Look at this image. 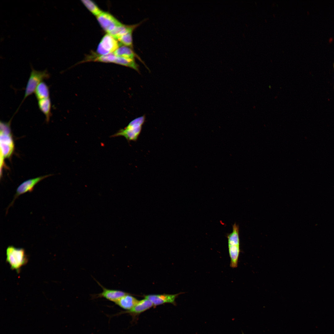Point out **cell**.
Segmentation results:
<instances>
[{
	"label": "cell",
	"instance_id": "5",
	"mask_svg": "<svg viewBox=\"0 0 334 334\" xmlns=\"http://www.w3.org/2000/svg\"><path fill=\"white\" fill-rule=\"evenodd\" d=\"M50 75L46 70L38 71L32 69L25 88L24 97L15 113L26 98L34 93L39 84L44 80L48 79Z\"/></svg>",
	"mask_w": 334,
	"mask_h": 334
},
{
	"label": "cell",
	"instance_id": "10",
	"mask_svg": "<svg viewBox=\"0 0 334 334\" xmlns=\"http://www.w3.org/2000/svg\"><path fill=\"white\" fill-rule=\"evenodd\" d=\"M97 282L102 288L103 291L101 293L94 295V298H104L115 302L121 297L128 293L122 291L107 289L103 286L99 282Z\"/></svg>",
	"mask_w": 334,
	"mask_h": 334
},
{
	"label": "cell",
	"instance_id": "17",
	"mask_svg": "<svg viewBox=\"0 0 334 334\" xmlns=\"http://www.w3.org/2000/svg\"><path fill=\"white\" fill-rule=\"evenodd\" d=\"M34 93L38 101L49 98V87L45 82L42 81L37 86Z\"/></svg>",
	"mask_w": 334,
	"mask_h": 334
},
{
	"label": "cell",
	"instance_id": "4",
	"mask_svg": "<svg viewBox=\"0 0 334 334\" xmlns=\"http://www.w3.org/2000/svg\"><path fill=\"white\" fill-rule=\"evenodd\" d=\"M145 119L144 115L133 119L124 128L120 130L112 136H122L128 142L136 141L141 132Z\"/></svg>",
	"mask_w": 334,
	"mask_h": 334
},
{
	"label": "cell",
	"instance_id": "9",
	"mask_svg": "<svg viewBox=\"0 0 334 334\" xmlns=\"http://www.w3.org/2000/svg\"><path fill=\"white\" fill-rule=\"evenodd\" d=\"M180 294L149 295L145 296L144 298L151 301L154 306L166 303L175 304V300Z\"/></svg>",
	"mask_w": 334,
	"mask_h": 334
},
{
	"label": "cell",
	"instance_id": "14",
	"mask_svg": "<svg viewBox=\"0 0 334 334\" xmlns=\"http://www.w3.org/2000/svg\"><path fill=\"white\" fill-rule=\"evenodd\" d=\"M86 57L84 62L96 61L104 62L114 63L116 56L113 53L105 55L96 54L94 53Z\"/></svg>",
	"mask_w": 334,
	"mask_h": 334
},
{
	"label": "cell",
	"instance_id": "11",
	"mask_svg": "<svg viewBox=\"0 0 334 334\" xmlns=\"http://www.w3.org/2000/svg\"><path fill=\"white\" fill-rule=\"evenodd\" d=\"M153 305L152 302L149 300L145 299L139 301L131 309L126 310V313H128L131 315H136L139 314L145 311L148 310Z\"/></svg>",
	"mask_w": 334,
	"mask_h": 334
},
{
	"label": "cell",
	"instance_id": "3",
	"mask_svg": "<svg viewBox=\"0 0 334 334\" xmlns=\"http://www.w3.org/2000/svg\"><path fill=\"white\" fill-rule=\"evenodd\" d=\"M229 253L230 258V267L236 268L238 266L240 253L239 227L236 223L233 225L232 232L227 235Z\"/></svg>",
	"mask_w": 334,
	"mask_h": 334
},
{
	"label": "cell",
	"instance_id": "19",
	"mask_svg": "<svg viewBox=\"0 0 334 334\" xmlns=\"http://www.w3.org/2000/svg\"><path fill=\"white\" fill-rule=\"evenodd\" d=\"M135 28H133L130 29L126 33L121 36L118 40L121 44L129 47H133L132 32Z\"/></svg>",
	"mask_w": 334,
	"mask_h": 334
},
{
	"label": "cell",
	"instance_id": "13",
	"mask_svg": "<svg viewBox=\"0 0 334 334\" xmlns=\"http://www.w3.org/2000/svg\"><path fill=\"white\" fill-rule=\"evenodd\" d=\"M140 23L132 25H126L122 24L116 27L113 30L108 34L112 36L117 40L122 35L133 28H136Z\"/></svg>",
	"mask_w": 334,
	"mask_h": 334
},
{
	"label": "cell",
	"instance_id": "8",
	"mask_svg": "<svg viewBox=\"0 0 334 334\" xmlns=\"http://www.w3.org/2000/svg\"><path fill=\"white\" fill-rule=\"evenodd\" d=\"M96 18L101 27L107 33L122 24L107 12L102 11L96 16Z\"/></svg>",
	"mask_w": 334,
	"mask_h": 334
},
{
	"label": "cell",
	"instance_id": "16",
	"mask_svg": "<svg viewBox=\"0 0 334 334\" xmlns=\"http://www.w3.org/2000/svg\"><path fill=\"white\" fill-rule=\"evenodd\" d=\"M118 48L113 53L117 57H124L134 59L139 57L131 49V48L121 44Z\"/></svg>",
	"mask_w": 334,
	"mask_h": 334
},
{
	"label": "cell",
	"instance_id": "6",
	"mask_svg": "<svg viewBox=\"0 0 334 334\" xmlns=\"http://www.w3.org/2000/svg\"><path fill=\"white\" fill-rule=\"evenodd\" d=\"M52 175L51 174H49L39 176L27 180L22 183L17 188L13 199L7 208L6 213L7 212L9 208L13 205L15 200L19 196L28 192H32L35 186L37 183L44 179Z\"/></svg>",
	"mask_w": 334,
	"mask_h": 334
},
{
	"label": "cell",
	"instance_id": "7",
	"mask_svg": "<svg viewBox=\"0 0 334 334\" xmlns=\"http://www.w3.org/2000/svg\"><path fill=\"white\" fill-rule=\"evenodd\" d=\"M119 46L118 40L107 33L101 39L97 47V52L100 55L113 53Z\"/></svg>",
	"mask_w": 334,
	"mask_h": 334
},
{
	"label": "cell",
	"instance_id": "18",
	"mask_svg": "<svg viewBox=\"0 0 334 334\" xmlns=\"http://www.w3.org/2000/svg\"><path fill=\"white\" fill-rule=\"evenodd\" d=\"M114 63L130 67L139 71V65L134 59L116 56Z\"/></svg>",
	"mask_w": 334,
	"mask_h": 334
},
{
	"label": "cell",
	"instance_id": "1",
	"mask_svg": "<svg viewBox=\"0 0 334 334\" xmlns=\"http://www.w3.org/2000/svg\"><path fill=\"white\" fill-rule=\"evenodd\" d=\"M12 118L7 122L0 121V169L4 164L6 158H9L14 149V143L11 128Z\"/></svg>",
	"mask_w": 334,
	"mask_h": 334
},
{
	"label": "cell",
	"instance_id": "2",
	"mask_svg": "<svg viewBox=\"0 0 334 334\" xmlns=\"http://www.w3.org/2000/svg\"><path fill=\"white\" fill-rule=\"evenodd\" d=\"M6 261L11 269L19 273L21 268L27 263L28 259L25 250L13 246H8L6 249Z\"/></svg>",
	"mask_w": 334,
	"mask_h": 334
},
{
	"label": "cell",
	"instance_id": "22",
	"mask_svg": "<svg viewBox=\"0 0 334 334\" xmlns=\"http://www.w3.org/2000/svg\"><path fill=\"white\" fill-rule=\"evenodd\" d=\"M243 334H244L243 333Z\"/></svg>",
	"mask_w": 334,
	"mask_h": 334
},
{
	"label": "cell",
	"instance_id": "12",
	"mask_svg": "<svg viewBox=\"0 0 334 334\" xmlns=\"http://www.w3.org/2000/svg\"><path fill=\"white\" fill-rule=\"evenodd\" d=\"M139 301L135 298L128 293L120 298L114 303L121 308L128 310L132 309Z\"/></svg>",
	"mask_w": 334,
	"mask_h": 334
},
{
	"label": "cell",
	"instance_id": "21",
	"mask_svg": "<svg viewBox=\"0 0 334 334\" xmlns=\"http://www.w3.org/2000/svg\"><path fill=\"white\" fill-rule=\"evenodd\" d=\"M333 67H334V63L333 64Z\"/></svg>",
	"mask_w": 334,
	"mask_h": 334
},
{
	"label": "cell",
	"instance_id": "20",
	"mask_svg": "<svg viewBox=\"0 0 334 334\" xmlns=\"http://www.w3.org/2000/svg\"><path fill=\"white\" fill-rule=\"evenodd\" d=\"M82 3L88 9L96 16L103 11L93 1L90 0H82Z\"/></svg>",
	"mask_w": 334,
	"mask_h": 334
},
{
	"label": "cell",
	"instance_id": "15",
	"mask_svg": "<svg viewBox=\"0 0 334 334\" xmlns=\"http://www.w3.org/2000/svg\"><path fill=\"white\" fill-rule=\"evenodd\" d=\"M38 105L40 110L45 115L47 122H48L51 116V103L50 98L38 101Z\"/></svg>",
	"mask_w": 334,
	"mask_h": 334
}]
</instances>
